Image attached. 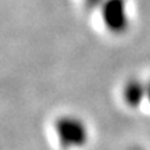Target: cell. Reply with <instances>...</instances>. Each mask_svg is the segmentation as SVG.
Instances as JSON below:
<instances>
[{"mask_svg":"<svg viewBox=\"0 0 150 150\" xmlns=\"http://www.w3.org/2000/svg\"><path fill=\"white\" fill-rule=\"evenodd\" d=\"M54 129L60 146L64 150L83 147L89 139L88 128L83 121L72 115L59 117L54 122Z\"/></svg>","mask_w":150,"mask_h":150,"instance_id":"6da1fadb","label":"cell"},{"mask_svg":"<svg viewBox=\"0 0 150 150\" xmlns=\"http://www.w3.org/2000/svg\"><path fill=\"white\" fill-rule=\"evenodd\" d=\"M102 17L110 32L122 33L128 28V14L125 0H104L102 4Z\"/></svg>","mask_w":150,"mask_h":150,"instance_id":"7a4b0ae2","label":"cell"},{"mask_svg":"<svg viewBox=\"0 0 150 150\" xmlns=\"http://www.w3.org/2000/svg\"><path fill=\"white\" fill-rule=\"evenodd\" d=\"M124 102L131 108L139 107L146 97V85L138 79L128 81L124 86Z\"/></svg>","mask_w":150,"mask_h":150,"instance_id":"3957f363","label":"cell"},{"mask_svg":"<svg viewBox=\"0 0 150 150\" xmlns=\"http://www.w3.org/2000/svg\"><path fill=\"white\" fill-rule=\"evenodd\" d=\"M88 7H97V6H102L104 0H85Z\"/></svg>","mask_w":150,"mask_h":150,"instance_id":"277c9868","label":"cell"},{"mask_svg":"<svg viewBox=\"0 0 150 150\" xmlns=\"http://www.w3.org/2000/svg\"><path fill=\"white\" fill-rule=\"evenodd\" d=\"M146 99H147V102L150 104V82L146 85Z\"/></svg>","mask_w":150,"mask_h":150,"instance_id":"5b68a950","label":"cell"},{"mask_svg":"<svg viewBox=\"0 0 150 150\" xmlns=\"http://www.w3.org/2000/svg\"><path fill=\"white\" fill-rule=\"evenodd\" d=\"M135 150H140V149H135Z\"/></svg>","mask_w":150,"mask_h":150,"instance_id":"8992f818","label":"cell"}]
</instances>
